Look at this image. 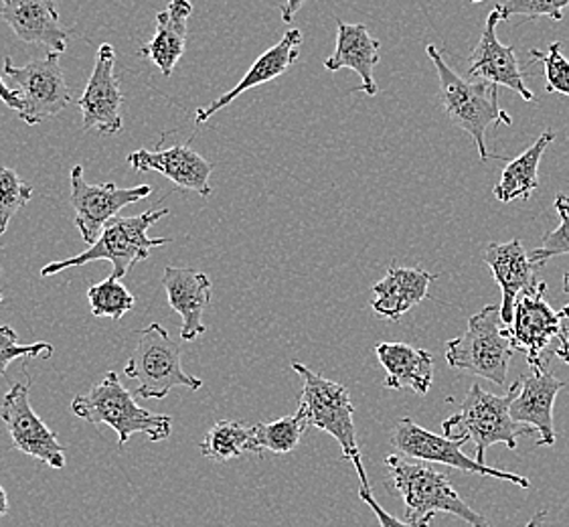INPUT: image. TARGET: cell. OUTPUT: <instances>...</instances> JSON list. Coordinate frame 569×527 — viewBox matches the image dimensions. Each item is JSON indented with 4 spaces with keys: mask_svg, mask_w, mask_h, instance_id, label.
I'll return each instance as SVG.
<instances>
[{
    "mask_svg": "<svg viewBox=\"0 0 569 527\" xmlns=\"http://www.w3.org/2000/svg\"><path fill=\"white\" fill-rule=\"evenodd\" d=\"M71 412L90 425L110 426L118 435L120 448L134 435H144L150 443H162L172 432V418L138 406L116 371H108L90 391L76 396Z\"/></svg>",
    "mask_w": 569,
    "mask_h": 527,
    "instance_id": "1",
    "label": "cell"
},
{
    "mask_svg": "<svg viewBox=\"0 0 569 527\" xmlns=\"http://www.w3.org/2000/svg\"><path fill=\"white\" fill-rule=\"evenodd\" d=\"M386 467L389 485L401 495L406 505V521L420 524L433 519L436 514H450L470 527H490L487 517L480 516L460 497L446 473L401 455H389Z\"/></svg>",
    "mask_w": 569,
    "mask_h": 527,
    "instance_id": "2",
    "label": "cell"
},
{
    "mask_svg": "<svg viewBox=\"0 0 569 527\" xmlns=\"http://www.w3.org/2000/svg\"><path fill=\"white\" fill-rule=\"evenodd\" d=\"M426 53L433 63L440 80L442 108L455 127L465 130L479 149L480 161H489L487 130L497 125L511 127V115L499 103V90L489 81H468L446 63L445 56L436 46L426 47Z\"/></svg>",
    "mask_w": 569,
    "mask_h": 527,
    "instance_id": "3",
    "label": "cell"
},
{
    "mask_svg": "<svg viewBox=\"0 0 569 527\" xmlns=\"http://www.w3.org/2000/svg\"><path fill=\"white\" fill-rule=\"evenodd\" d=\"M519 388L521 381L517 379L507 388V396H495L482 390L479 384H472L460 404V410L442 422L446 438L472 440L480 465H487V448L492 445H505L515 450L519 436L533 432V428L512 420L511 404Z\"/></svg>",
    "mask_w": 569,
    "mask_h": 527,
    "instance_id": "4",
    "label": "cell"
},
{
    "mask_svg": "<svg viewBox=\"0 0 569 527\" xmlns=\"http://www.w3.org/2000/svg\"><path fill=\"white\" fill-rule=\"evenodd\" d=\"M292 369L302 378V396L298 414L308 428L332 436L342 450V459L351 460L361 485H371L361 460L355 428V408L351 391L332 379L322 378L305 364H292Z\"/></svg>",
    "mask_w": 569,
    "mask_h": 527,
    "instance_id": "5",
    "label": "cell"
},
{
    "mask_svg": "<svg viewBox=\"0 0 569 527\" xmlns=\"http://www.w3.org/2000/svg\"><path fill=\"white\" fill-rule=\"evenodd\" d=\"M169 213L171 211L167 207H160L132 218L118 216L103 228L102 236L86 252L78 253L68 260L47 264L46 268H41V276L47 278V276L59 275L68 268H78L96 260H108L112 264V276L122 280L137 264L149 260L150 252L154 248L172 243L171 238H150L149 236L150 228L159 219L167 218Z\"/></svg>",
    "mask_w": 569,
    "mask_h": 527,
    "instance_id": "6",
    "label": "cell"
},
{
    "mask_svg": "<svg viewBox=\"0 0 569 527\" xmlns=\"http://www.w3.org/2000/svg\"><path fill=\"white\" fill-rule=\"evenodd\" d=\"M501 307L489 305L468 319L467 331L446 344L448 366L475 378L509 388L507 374L515 356L511 337L501 329Z\"/></svg>",
    "mask_w": 569,
    "mask_h": 527,
    "instance_id": "7",
    "label": "cell"
},
{
    "mask_svg": "<svg viewBox=\"0 0 569 527\" xmlns=\"http://www.w3.org/2000/svg\"><path fill=\"white\" fill-rule=\"evenodd\" d=\"M124 374L137 381L138 398L147 400H162L174 388L193 391L203 388L201 379L182 369L181 349L159 322H150L147 329L140 331Z\"/></svg>",
    "mask_w": 569,
    "mask_h": 527,
    "instance_id": "8",
    "label": "cell"
},
{
    "mask_svg": "<svg viewBox=\"0 0 569 527\" xmlns=\"http://www.w3.org/2000/svg\"><path fill=\"white\" fill-rule=\"evenodd\" d=\"M467 443L468 438H456L455 440V438L432 435L430 430L416 425L410 418L399 420L396 428H393V435H391V445L406 459L421 460V463H440L446 467L480 475V477L509 481L517 485V487H523V489L531 487L527 477L507 473V470L492 469L489 465H480L479 460L467 457L462 453V447Z\"/></svg>",
    "mask_w": 569,
    "mask_h": 527,
    "instance_id": "9",
    "label": "cell"
},
{
    "mask_svg": "<svg viewBox=\"0 0 569 527\" xmlns=\"http://www.w3.org/2000/svg\"><path fill=\"white\" fill-rule=\"evenodd\" d=\"M4 73L14 83L23 110L19 118L29 127L41 125L47 118L58 116L71 103V92L63 69L59 66V53H49L23 68L14 66L11 58L4 59Z\"/></svg>",
    "mask_w": 569,
    "mask_h": 527,
    "instance_id": "10",
    "label": "cell"
},
{
    "mask_svg": "<svg viewBox=\"0 0 569 527\" xmlns=\"http://www.w3.org/2000/svg\"><path fill=\"white\" fill-rule=\"evenodd\" d=\"M0 418L11 436L12 447L51 469L66 467V448L58 435L39 418L31 406L29 378L12 384L0 401Z\"/></svg>",
    "mask_w": 569,
    "mask_h": 527,
    "instance_id": "11",
    "label": "cell"
},
{
    "mask_svg": "<svg viewBox=\"0 0 569 527\" xmlns=\"http://www.w3.org/2000/svg\"><path fill=\"white\" fill-rule=\"evenodd\" d=\"M546 282L525 290L515 302L511 325H507V335L511 337L515 351L527 354V364L531 369H547L551 354L549 345L558 341L561 335V310H553L546 300Z\"/></svg>",
    "mask_w": 569,
    "mask_h": 527,
    "instance_id": "12",
    "label": "cell"
},
{
    "mask_svg": "<svg viewBox=\"0 0 569 527\" xmlns=\"http://www.w3.org/2000/svg\"><path fill=\"white\" fill-rule=\"evenodd\" d=\"M152 193L150 185L116 187L114 183L90 185L83 177V167L71 169V206L76 209V226L86 243L93 246L103 228L118 218L126 206L138 203Z\"/></svg>",
    "mask_w": 569,
    "mask_h": 527,
    "instance_id": "13",
    "label": "cell"
},
{
    "mask_svg": "<svg viewBox=\"0 0 569 527\" xmlns=\"http://www.w3.org/2000/svg\"><path fill=\"white\" fill-rule=\"evenodd\" d=\"M78 103L83 116L81 128L86 132L96 130L102 137H114L122 130L124 93L116 76V51L110 43L98 49L90 81Z\"/></svg>",
    "mask_w": 569,
    "mask_h": 527,
    "instance_id": "14",
    "label": "cell"
},
{
    "mask_svg": "<svg viewBox=\"0 0 569 527\" xmlns=\"http://www.w3.org/2000/svg\"><path fill=\"white\" fill-rule=\"evenodd\" d=\"M501 21V11L495 7L485 21L479 46L470 56L468 76L475 81H489L497 88H509L519 93L525 102H533L536 96L525 86L523 69L519 66L515 47L502 46L497 37V27Z\"/></svg>",
    "mask_w": 569,
    "mask_h": 527,
    "instance_id": "15",
    "label": "cell"
},
{
    "mask_svg": "<svg viewBox=\"0 0 569 527\" xmlns=\"http://www.w3.org/2000/svg\"><path fill=\"white\" fill-rule=\"evenodd\" d=\"M126 162L137 172H160L184 191H194L201 197L211 196L209 179L213 165L194 152L189 145H174L162 150H134L128 155Z\"/></svg>",
    "mask_w": 569,
    "mask_h": 527,
    "instance_id": "16",
    "label": "cell"
},
{
    "mask_svg": "<svg viewBox=\"0 0 569 527\" xmlns=\"http://www.w3.org/2000/svg\"><path fill=\"white\" fill-rule=\"evenodd\" d=\"M519 381L521 388L511 404L512 420L539 432L537 447H553V404L559 391L566 388V384L556 378L549 369H531V374L521 376Z\"/></svg>",
    "mask_w": 569,
    "mask_h": 527,
    "instance_id": "17",
    "label": "cell"
},
{
    "mask_svg": "<svg viewBox=\"0 0 569 527\" xmlns=\"http://www.w3.org/2000/svg\"><path fill=\"white\" fill-rule=\"evenodd\" d=\"M0 17L24 43L59 56L68 51V31L53 0H2Z\"/></svg>",
    "mask_w": 569,
    "mask_h": 527,
    "instance_id": "18",
    "label": "cell"
},
{
    "mask_svg": "<svg viewBox=\"0 0 569 527\" xmlns=\"http://www.w3.org/2000/svg\"><path fill=\"white\" fill-rule=\"evenodd\" d=\"M162 287L171 309L182 319L181 339L191 344L207 331L203 315L211 302L213 285L206 272L169 266L162 272Z\"/></svg>",
    "mask_w": 569,
    "mask_h": 527,
    "instance_id": "19",
    "label": "cell"
},
{
    "mask_svg": "<svg viewBox=\"0 0 569 527\" xmlns=\"http://www.w3.org/2000/svg\"><path fill=\"white\" fill-rule=\"evenodd\" d=\"M485 262L489 266L490 275L497 280V285L501 287L502 325H511L517 298L539 282L536 276V268L539 266L533 264L521 240L490 243L485 250Z\"/></svg>",
    "mask_w": 569,
    "mask_h": 527,
    "instance_id": "20",
    "label": "cell"
},
{
    "mask_svg": "<svg viewBox=\"0 0 569 527\" xmlns=\"http://www.w3.org/2000/svg\"><path fill=\"white\" fill-rule=\"evenodd\" d=\"M300 46H302V31L288 29L284 37H282V41H278L276 46L270 47L266 53L256 59V63L248 69L243 80L233 90H229L221 98H217L216 102L201 108L194 116V122L206 125L211 120V116H216L219 110L228 108L229 103L233 102L236 98H240L241 93L284 76L286 71L297 63Z\"/></svg>",
    "mask_w": 569,
    "mask_h": 527,
    "instance_id": "21",
    "label": "cell"
},
{
    "mask_svg": "<svg viewBox=\"0 0 569 527\" xmlns=\"http://www.w3.org/2000/svg\"><path fill=\"white\" fill-rule=\"evenodd\" d=\"M337 47L335 53L325 61V69L339 71V69H353L361 78V86L353 88L355 92H365L367 96H376L377 81L373 71L379 63L381 43L376 37H371L367 24H351L337 21Z\"/></svg>",
    "mask_w": 569,
    "mask_h": 527,
    "instance_id": "22",
    "label": "cell"
},
{
    "mask_svg": "<svg viewBox=\"0 0 569 527\" xmlns=\"http://www.w3.org/2000/svg\"><path fill=\"white\" fill-rule=\"evenodd\" d=\"M191 14V0H171L167 9L157 12V33L140 49V56L152 61L164 78H171L174 66L179 63L187 49Z\"/></svg>",
    "mask_w": 569,
    "mask_h": 527,
    "instance_id": "23",
    "label": "cell"
},
{
    "mask_svg": "<svg viewBox=\"0 0 569 527\" xmlns=\"http://www.w3.org/2000/svg\"><path fill=\"white\" fill-rule=\"evenodd\" d=\"M438 276L421 268H399L391 264L388 275L373 287V310L377 315L399 321L406 312L418 307L428 297V288Z\"/></svg>",
    "mask_w": 569,
    "mask_h": 527,
    "instance_id": "24",
    "label": "cell"
},
{
    "mask_svg": "<svg viewBox=\"0 0 569 527\" xmlns=\"http://www.w3.org/2000/svg\"><path fill=\"white\" fill-rule=\"evenodd\" d=\"M379 364L386 367L388 390L411 388L416 394L426 396L433 381V357L426 349L406 344H379L376 347Z\"/></svg>",
    "mask_w": 569,
    "mask_h": 527,
    "instance_id": "25",
    "label": "cell"
},
{
    "mask_svg": "<svg viewBox=\"0 0 569 527\" xmlns=\"http://www.w3.org/2000/svg\"><path fill=\"white\" fill-rule=\"evenodd\" d=\"M553 140L556 135L547 130L529 149L525 150L523 155H519L515 161L507 162L502 169L501 181L495 187L492 196L497 197L501 203H511L515 199L527 201L539 187V177H537L539 162Z\"/></svg>",
    "mask_w": 569,
    "mask_h": 527,
    "instance_id": "26",
    "label": "cell"
},
{
    "mask_svg": "<svg viewBox=\"0 0 569 527\" xmlns=\"http://www.w3.org/2000/svg\"><path fill=\"white\" fill-rule=\"evenodd\" d=\"M308 426L300 414L284 416L273 422H260L251 426L250 453L262 455L270 450L273 455H288L300 445V438L307 432Z\"/></svg>",
    "mask_w": 569,
    "mask_h": 527,
    "instance_id": "27",
    "label": "cell"
},
{
    "mask_svg": "<svg viewBox=\"0 0 569 527\" xmlns=\"http://www.w3.org/2000/svg\"><path fill=\"white\" fill-rule=\"evenodd\" d=\"M251 426L236 420H219L207 430L201 440V455L216 463L240 459L243 453H250Z\"/></svg>",
    "mask_w": 569,
    "mask_h": 527,
    "instance_id": "28",
    "label": "cell"
},
{
    "mask_svg": "<svg viewBox=\"0 0 569 527\" xmlns=\"http://www.w3.org/2000/svg\"><path fill=\"white\" fill-rule=\"evenodd\" d=\"M88 302L93 317L120 321L126 312L134 309L137 298L122 285L120 278L110 275L88 290Z\"/></svg>",
    "mask_w": 569,
    "mask_h": 527,
    "instance_id": "29",
    "label": "cell"
},
{
    "mask_svg": "<svg viewBox=\"0 0 569 527\" xmlns=\"http://www.w3.org/2000/svg\"><path fill=\"white\" fill-rule=\"evenodd\" d=\"M31 197L33 187L19 172L0 167V236H4L11 219L31 201Z\"/></svg>",
    "mask_w": 569,
    "mask_h": 527,
    "instance_id": "30",
    "label": "cell"
},
{
    "mask_svg": "<svg viewBox=\"0 0 569 527\" xmlns=\"http://www.w3.org/2000/svg\"><path fill=\"white\" fill-rule=\"evenodd\" d=\"M556 211L561 219L559 228L546 233L541 246L529 252L536 266H543L551 258H558V256H569V197H556Z\"/></svg>",
    "mask_w": 569,
    "mask_h": 527,
    "instance_id": "31",
    "label": "cell"
},
{
    "mask_svg": "<svg viewBox=\"0 0 569 527\" xmlns=\"http://www.w3.org/2000/svg\"><path fill=\"white\" fill-rule=\"evenodd\" d=\"M53 356L51 344H19L17 331L11 325H0V376H7L9 366L17 359H49Z\"/></svg>",
    "mask_w": 569,
    "mask_h": 527,
    "instance_id": "32",
    "label": "cell"
},
{
    "mask_svg": "<svg viewBox=\"0 0 569 527\" xmlns=\"http://www.w3.org/2000/svg\"><path fill=\"white\" fill-rule=\"evenodd\" d=\"M531 58L546 69L547 92L569 96V59L561 43H551L547 51L531 49Z\"/></svg>",
    "mask_w": 569,
    "mask_h": 527,
    "instance_id": "33",
    "label": "cell"
},
{
    "mask_svg": "<svg viewBox=\"0 0 569 527\" xmlns=\"http://www.w3.org/2000/svg\"><path fill=\"white\" fill-rule=\"evenodd\" d=\"M569 0H507L505 4H497L502 14V21L511 17H525V19H539L549 17L553 21L563 19V9Z\"/></svg>",
    "mask_w": 569,
    "mask_h": 527,
    "instance_id": "34",
    "label": "cell"
},
{
    "mask_svg": "<svg viewBox=\"0 0 569 527\" xmlns=\"http://www.w3.org/2000/svg\"><path fill=\"white\" fill-rule=\"evenodd\" d=\"M359 497H361V501H363L373 514H376L377 519H379V526L381 527H430L432 524V519H426V521H420V524H413V521H406V519H398V517L389 516L388 511L381 507V505L377 504L376 499H373V491H371V485H361L359 487Z\"/></svg>",
    "mask_w": 569,
    "mask_h": 527,
    "instance_id": "35",
    "label": "cell"
},
{
    "mask_svg": "<svg viewBox=\"0 0 569 527\" xmlns=\"http://www.w3.org/2000/svg\"><path fill=\"white\" fill-rule=\"evenodd\" d=\"M563 288H566V292L569 295V272L563 275ZM561 315H563V321H561V335H559L558 339V349L553 351L559 359H563L566 364H569V305L566 309H561Z\"/></svg>",
    "mask_w": 569,
    "mask_h": 527,
    "instance_id": "36",
    "label": "cell"
},
{
    "mask_svg": "<svg viewBox=\"0 0 569 527\" xmlns=\"http://www.w3.org/2000/svg\"><path fill=\"white\" fill-rule=\"evenodd\" d=\"M0 100L7 103L11 110H14L17 115L23 110V102H21L19 93L14 92V90H11V88H9V86L2 81V78H0Z\"/></svg>",
    "mask_w": 569,
    "mask_h": 527,
    "instance_id": "37",
    "label": "cell"
},
{
    "mask_svg": "<svg viewBox=\"0 0 569 527\" xmlns=\"http://www.w3.org/2000/svg\"><path fill=\"white\" fill-rule=\"evenodd\" d=\"M305 2H307V0H286V4L282 7V21H284L286 24L292 23Z\"/></svg>",
    "mask_w": 569,
    "mask_h": 527,
    "instance_id": "38",
    "label": "cell"
},
{
    "mask_svg": "<svg viewBox=\"0 0 569 527\" xmlns=\"http://www.w3.org/2000/svg\"><path fill=\"white\" fill-rule=\"evenodd\" d=\"M9 514V495L4 491V487L0 485V519Z\"/></svg>",
    "mask_w": 569,
    "mask_h": 527,
    "instance_id": "39",
    "label": "cell"
},
{
    "mask_svg": "<svg viewBox=\"0 0 569 527\" xmlns=\"http://www.w3.org/2000/svg\"><path fill=\"white\" fill-rule=\"evenodd\" d=\"M546 517L547 511H539V514H537V516L533 517V519H531V521H529V524H527L525 527H537L539 524H541V521H546Z\"/></svg>",
    "mask_w": 569,
    "mask_h": 527,
    "instance_id": "40",
    "label": "cell"
},
{
    "mask_svg": "<svg viewBox=\"0 0 569 527\" xmlns=\"http://www.w3.org/2000/svg\"><path fill=\"white\" fill-rule=\"evenodd\" d=\"M470 2H482V0H470Z\"/></svg>",
    "mask_w": 569,
    "mask_h": 527,
    "instance_id": "41",
    "label": "cell"
},
{
    "mask_svg": "<svg viewBox=\"0 0 569 527\" xmlns=\"http://www.w3.org/2000/svg\"><path fill=\"white\" fill-rule=\"evenodd\" d=\"M0 305H2V292H0Z\"/></svg>",
    "mask_w": 569,
    "mask_h": 527,
    "instance_id": "42",
    "label": "cell"
}]
</instances>
